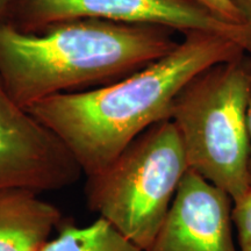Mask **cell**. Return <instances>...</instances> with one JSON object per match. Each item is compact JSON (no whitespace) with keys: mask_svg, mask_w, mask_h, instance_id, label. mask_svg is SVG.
<instances>
[{"mask_svg":"<svg viewBox=\"0 0 251 251\" xmlns=\"http://www.w3.org/2000/svg\"><path fill=\"white\" fill-rule=\"evenodd\" d=\"M246 51L230 37L188 33L149 65L90 91L59 93L26 109L64 143L85 176L103 170L157 122L170 119L177 94L206 69Z\"/></svg>","mask_w":251,"mask_h":251,"instance_id":"cell-1","label":"cell"},{"mask_svg":"<svg viewBox=\"0 0 251 251\" xmlns=\"http://www.w3.org/2000/svg\"><path fill=\"white\" fill-rule=\"evenodd\" d=\"M169 28L79 19L25 33L0 20V79L27 108L59 93L107 85L172 51Z\"/></svg>","mask_w":251,"mask_h":251,"instance_id":"cell-2","label":"cell"},{"mask_svg":"<svg viewBox=\"0 0 251 251\" xmlns=\"http://www.w3.org/2000/svg\"><path fill=\"white\" fill-rule=\"evenodd\" d=\"M242 56L192 78L177 94L170 114L188 169L224 190L233 201L251 187L247 122L251 70Z\"/></svg>","mask_w":251,"mask_h":251,"instance_id":"cell-3","label":"cell"},{"mask_svg":"<svg viewBox=\"0 0 251 251\" xmlns=\"http://www.w3.org/2000/svg\"><path fill=\"white\" fill-rule=\"evenodd\" d=\"M187 171L180 135L166 119L143 131L103 170L86 176L87 206L148 251Z\"/></svg>","mask_w":251,"mask_h":251,"instance_id":"cell-4","label":"cell"},{"mask_svg":"<svg viewBox=\"0 0 251 251\" xmlns=\"http://www.w3.org/2000/svg\"><path fill=\"white\" fill-rule=\"evenodd\" d=\"M79 19L219 34L251 51V29L227 23L191 0H9L5 15L6 23L25 33Z\"/></svg>","mask_w":251,"mask_h":251,"instance_id":"cell-5","label":"cell"},{"mask_svg":"<svg viewBox=\"0 0 251 251\" xmlns=\"http://www.w3.org/2000/svg\"><path fill=\"white\" fill-rule=\"evenodd\" d=\"M81 175L64 143L14 101L0 79V192L58 191Z\"/></svg>","mask_w":251,"mask_h":251,"instance_id":"cell-6","label":"cell"},{"mask_svg":"<svg viewBox=\"0 0 251 251\" xmlns=\"http://www.w3.org/2000/svg\"><path fill=\"white\" fill-rule=\"evenodd\" d=\"M231 208L224 190L188 169L148 251H238Z\"/></svg>","mask_w":251,"mask_h":251,"instance_id":"cell-7","label":"cell"},{"mask_svg":"<svg viewBox=\"0 0 251 251\" xmlns=\"http://www.w3.org/2000/svg\"><path fill=\"white\" fill-rule=\"evenodd\" d=\"M37 196L23 190L0 192V251H41L63 224L57 207Z\"/></svg>","mask_w":251,"mask_h":251,"instance_id":"cell-8","label":"cell"},{"mask_svg":"<svg viewBox=\"0 0 251 251\" xmlns=\"http://www.w3.org/2000/svg\"><path fill=\"white\" fill-rule=\"evenodd\" d=\"M41 251H143L121 235L106 220L98 218L92 224L78 227L63 222L58 235Z\"/></svg>","mask_w":251,"mask_h":251,"instance_id":"cell-9","label":"cell"},{"mask_svg":"<svg viewBox=\"0 0 251 251\" xmlns=\"http://www.w3.org/2000/svg\"><path fill=\"white\" fill-rule=\"evenodd\" d=\"M231 221L237 231L240 251H251V187L233 201Z\"/></svg>","mask_w":251,"mask_h":251,"instance_id":"cell-10","label":"cell"},{"mask_svg":"<svg viewBox=\"0 0 251 251\" xmlns=\"http://www.w3.org/2000/svg\"><path fill=\"white\" fill-rule=\"evenodd\" d=\"M227 23L246 26L242 15L231 0H191ZM247 27V26H246Z\"/></svg>","mask_w":251,"mask_h":251,"instance_id":"cell-11","label":"cell"},{"mask_svg":"<svg viewBox=\"0 0 251 251\" xmlns=\"http://www.w3.org/2000/svg\"><path fill=\"white\" fill-rule=\"evenodd\" d=\"M231 1L242 15L246 26L251 29V0H231Z\"/></svg>","mask_w":251,"mask_h":251,"instance_id":"cell-12","label":"cell"},{"mask_svg":"<svg viewBox=\"0 0 251 251\" xmlns=\"http://www.w3.org/2000/svg\"><path fill=\"white\" fill-rule=\"evenodd\" d=\"M248 135H249V179H250V186H251V100L248 107Z\"/></svg>","mask_w":251,"mask_h":251,"instance_id":"cell-13","label":"cell"},{"mask_svg":"<svg viewBox=\"0 0 251 251\" xmlns=\"http://www.w3.org/2000/svg\"><path fill=\"white\" fill-rule=\"evenodd\" d=\"M9 0H0V20H5L6 12H7Z\"/></svg>","mask_w":251,"mask_h":251,"instance_id":"cell-14","label":"cell"}]
</instances>
